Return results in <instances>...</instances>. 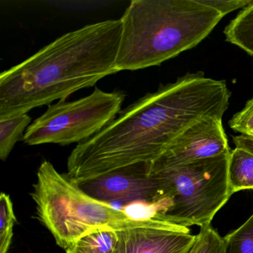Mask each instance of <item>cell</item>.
<instances>
[{
	"mask_svg": "<svg viewBox=\"0 0 253 253\" xmlns=\"http://www.w3.org/2000/svg\"><path fill=\"white\" fill-rule=\"evenodd\" d=\"M118 231L100 229L81 237L66 249V253H114Z\"/></svg>",
	"mask_w": 253,
	"mask_h": 253,
	"instance_id": "12",
	"label": "cell"
},
{
	"mask_svg": "<svg viewBox=\"0 0 253 253\" xmlns=\"http://www.w3.org/2000/svg\"><path fill=\"white\" fill-rule=\"evenodd\" d=\"M28 114L0 120V158L5 161L17 142L23 141V133L31 125Z\"/></svg>",
	"mask_w": 253,
	"mask_h": 253,
	"instance_id": "13",
	"label": "cell"
},
{
	"mask_svg": "<svg viewBox=\"0 0 253 253\" xmlns=\"http://www.w3.org/2000/svg\"><path fill=\"white\" fill-rule=\"evenodd\" d=\"M226 253H253V214L239 228L223 237Z\"/></svg>",
	"mask_w": 253,
	"mask_h": 253,
	"instance_id": "15",
	"label": "cell"
},
{
	"mask_svg": "<svg viewBox=\"0 0 253 253\" xmlns=\"http://www.w3.org/2000/svg\"><path fill=\"white\" fill-rule=\"evenodd\" d=\"M204 3L212 7L223 16L244 8L253 2V0H203Z\"/></svg>",
	"mask_w": 253,
	"mask_h": 253,
	"instance_id": "18",
	"label": "cell"
},
{
	"mask_svg": "<svg viewBox=\"0 0 253 253\" xmlns=\"http://www.w3.org/2000/svg\"><path fill=\"white\" fill-rule=\"evenodd\" d=\"M17 219L9 195H0V253H8L12 242L14 226Z\"/></svg>",
	"mask_w": 253,
	"mask_h": 253,
	"instance_id": "14",
	"label": "cell"
},
{
	"mask_svg": "<svg viewBox=\"0 0 253 253\" xmlns=\"http://www.w3.org/2000/svg\"><path fill=\"white\" fill-rule=\"evenodd\" d=\"M118 235L114 253H189L196 239L189 228L155 215L147 224L118 231Z\"/></svg>",
	"mask_w": 253,
	"mask_h": 253,
	"instance_id": "9",
	"label": "cell"
},
{
	"mask_svg": "<svg viewBox=\"0 0 253 253\" xmlns=\"http://www.w3.org/2000/svg\"><path fill=\"white\" fill-rule=\"evenodd\" d=\"M223 17L203 0H132L121 18L117 69L160 66L201 43Z\"/></svg>",
	"mask_w": 253,
	"mask_h": 253,
	"instance_id": "3",
	"label": "cell"
},
{
	"mask_svg": "<svg viewBox=\"0 0 253 253\" xmlns=\"http://www.w3.org/2000/svg\"><path fill=\"white\" fill-rule=\"evenodd\" d=\"M121 19L68 32L0 75V120L66 100L118 73Z\"/></svg>",
	"mask_w": 253,
	"mask_h": 253,
	"instance_id": "2",
	"label": "cell"
},
{
	"mask_svg": "<svg viewBox=\"0 0 253 253\" xmlns=\"http://www.w3.org/2000/svg\"><path fill=\"white\" fill-rule=\"evenodd\" d=\"M126 94L96 88L86 97L74 101L60 100L49 105L25 131L23 141L29 146H67L82 143L98 134L118 116Z\"/></svg>",
	"mask_w": 253,
	"mask_h": 253,
	"instance_id": "6",
	"label": "cell"
},
{
	"mask_svg": "<svg viewBox=\"0 0 253 253\" xmlns=\"http://www.w3.org/2000/svg\"><path fill=\"white\" fill-rule=\"evenodd\" d=\"M32 196L38 218L65 250L94 231L138 227L153 218H134L124 210L94 199L47 161L39 167Z\"/></svg>",
	"mask_w": 253,
	"mask_h": 253,
	"instance_id": "4",
	"label": "cell"
},
{
	"mask_svg": "<svg viewBox=\"0 0 253 253\" xmlns=\"http://www.w3.org/2000/svg\"><path fill=\"white\" fill-rule=\"evenodd\" d=\"M229 126L241 135L253 136V97L246 103L242 110L233 115L229 122Z\"/></svg>",
	"mask_w": 253,
	"mask_h": 253,
	"instance_id": "17",
	"label": "cell"
},
{
	"mask_svg": "<svg viewBox=\"0 0 253 253\" xmlns=\"http://www.w3.org/2000/svg\"><path fill=\"white\" fill-rule=\"evenodd\" d=\"M231 152L158 171H149L164 195L157 218L183 227L211 224L231 197L228 166Z\"/></svg>",
	"mask_w": 253,
	"mask_h": 253,
	"instance_id": "5",
	"label": "cell"
},
{
	"mask_svg": "<svg viewBox=\"0 0 253 253\" xmlns=\"http://www.w3.org/2000/svg\"><path fill=\"white\" fill-rule=\"evenodd\" d=\"M226 41L253 57V2L225 28Z\"/></svg>",
	"mask_w": 253,
	"mask_h": 253,
	"instance_id": "11",
	"label": "cell"
},
{
	"mask_svg": "<svg viewBox=\"0 0 253 253\" xmlns=\"http://www.w3.org/2000/svg\"><path fill=\"white\" fill-rule=\"evenodd\" d=\"M228 185L231 195L244 189H253V153L239 147L231 151Z\"/></svg>",
	"mask_w": 253,
	"mask_h": 253,
	"instance_id": "10",
	"label": "cell"
},
{
	"mask_svg": "<svg viewBox=\"0 0 253 253\" xmlns=\"http://www.w3.org/2000/svg\"></svg>",
	"mask_w": 253,
	"mask_h": 253,
	"instance_id": "20",
	"label": "cell"
},
{
	"mask_svg": "<svg viewBox=\"0 0 253 253\" xmlns=\"http://www.w3.org/2000/svg\"><path fill=\"white\" fill-rule=\"evenodd\" d=\"M222 119L207 117L188 127L158 158L149 163V171H158L231 152Z\"/></svg>",
	"mask_w": 253,
	"mask_h": 253,
	"instance_id": "8",
	"label": "cell"
},
{
	"mask_svg": "<svg viewBox=\"0 0 253 253\" xmlns=\"http://www.w3.org/2000/svg\"><path fill=\"white\" fill-rule=\"evenodd\" d=\"M149 163L127 166L77 184L102 202L146 203L155 214L162 207L164 195L158 180L149 174Z\"/></svg>",
	"mask_w": 253,
	"mask_h": 253,
	"instance_id": "7",
	"label": "cell"
},
{
	"mask_svg": "<svg viewBox=\"0 0 253 253\" xmlns=\"http://www.w3.org/2000/svg\"><path fill=\"white\" fill-rule=\"evenodd\" d=\"M231 91L222 80L189 72L122 109L98 134L77 145L68 158L75 183L158 158L180 133L207 118H223Z\"/></svg>",
	"mask_w": 253,
	"mask_h": 253,
	"instance_id": "1",
	"label": "cell"
},
{
	"mask_svg": "<svg viewBox=\"0 0 253 253\" xmlns=\"http://www.w3.org/2000/svg\"><path fill=\"white\" fill-rule=\"evenodd\" d=\"M189 253H226L224 241L211 224L201 226Z\"/></svg>",
	"mask_w": 253,
	"mask_h": 253,
	"instance_id": "16",
	"label": "cell"
},
{
	"mask_svg": "<svg viewBox=\"0 0 253 253\" xmlns=\"http://www.w3.org/2000/svg\"><path fill=\"white\" fill-rule=\"evenodd\" d=\"M233 142L236 147L242 148L253 154V137L238 135L233 137Z\"/></svg>",
	"mask_w": 253,
	"mask_h": 253,
	"instance_id": "19",
	"label": "cell"
}]
</instances>
